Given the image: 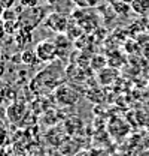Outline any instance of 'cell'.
Masks as SVG:
<instances>
[{
	"instance_id": "obj_5",
	"label": "cell",
	"mask_w": 149,
	"mask_h": 156,
	"mask_svg": "<svg viewBox=\"0 0 149 156\" xmlns=\"http://www.w3.org/2000/svg\"><path fill=\"white\" fill-rule=\"evenodd\" d=\"M130 6L133 12H136L139 15H143L149 11V0H133Z\"/></svg>"
},
{
	"instance_id": "obj_8",
	"label": "cell",
	"mask_w": 149,
	"mask_h": 156,
	"mask_svg": "<svg viewBox=\"0 0 149 156\" xmlns=\"http://www.w3.org/2000/svg\"><path fill=\"white\" fill-rule=\"evenodd\" d=\"M37 2H46V3H54L55 0H37Z\"/></svg>"
},
{
	"instance_id": "obj_7",
	"label": "cell",
	"mask_w": 149,
	"mask_h": 156,
	"mask_svg": "<svg viewBox=\"0 0 149 156\" xmlns=\"http://www.w3.org/2000/svg\"><path fill=\"white\" fill-rule=\"evenodd\" d=\"M14 2L15 0H0V3L3 5V8H11L14 5Z\"/></svg>"
},
{
	"instance_id": "obj_1",
	"label": "cell",
	"mask_w": 149,
	"mask_h": 156,
	"mask_svg": "<svg viewBox=\"0 0 149 156\" xmlns=\"http://www.w3.org/2000/svg\"><path fill=\"white\" fill-rule=\"evenodd\" d=\"M35 50H36L40 62H45V63L54 62L58 57V48H57L55 41H52V39H43V41H40L36 45Z\"/></svg>"
},
{
	"instance_id": "obj_6",
	"label": "cell",
	"mask_w": 149,
	"mask_h": 156,
	"mask_svg": "<svg viewBox=\"0 0 149 156\" xmlns=\"http://www.w3.org/2000/svg\"><path fill=\"white\" fill-rule=\"evenodd\" d=\"M79 8H93L98 3V0H73Z\"/></svg>"
},
{
	"instance_id": "obj_3",
	"label": "cell",
	"mask_w": 149,
	"mask_h": 156,
	"mask_svg": "<svg viewBox=\"0 0 149 156\" xmlns=\"http://www.w3.org/2000/svg\"><path fill=\"white\" fill-rule=\"evenodd\" d=\"M55 99L61 104V105H66V107H72L78 102L79 95L74 92L70 86H61L58 87L55 92Z\"/></svg>"
},
{
	"instance_id": "obj_2",
	"label": "cell",
	"mask_w": 149,
	"mask_h": 156,
	"mask_svg": "<svg viewBox=\"0 0 149 156\" xmlns=\"http://www.w3.org/2000/svg\"><path fill=\"white\" fill-rule=\"evenodd\" d=\"M45 26L51 30H54L55 33L61 35V33H66L67 29H69V21L67 17L64 14H60V12H52L49 14L46 18H45Z\"/></svg>"
},
{
	"instance_id": "obj_9",
	"label": "cell",
	"mask_w": 149,
	"mask_h": 156,
	"mask_svg": "<svg viewBox=\"0 0 149 156\" xmlns=\"http://www.w3.org/2000/svg\"><path fill=\"white\" fill-rule=\"evenodd\" d=\"M121 2H125V3H128V5H131V2H133V0H121Z\"/></svg>"
},
{
	"instance_id": "obj_4",
	"label": "cell",
	"mask_w": 149,
	"mask_h": 156,
	"mask_svg": "<svg viewBox=\"0 0 149 156\" xmlns=\"http://www.w3.org/2000/svg\"><path fill=\"white\" fill-rule=\"evenodd\" d=\"M21 58H22V63L28 66H37L40 63V58L37 56L36 50H24L21 54Z\"/></svg>"
}]
</instances>
